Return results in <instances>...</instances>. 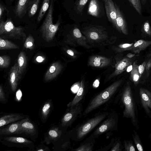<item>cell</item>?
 <instances>
[{
    "instance_id": "obj_1",
    "label": "cell",
    "mask_w": 151,
    "mask_h": 151,
    "mask_svg": "<svg viewBox=\"0 0 151 151\" xmlns=\"http://www.w3.org/2000/svg\"><path fill=\"white\" fill-rule=\"evenodd\" d=\"M122 82V79L114 82L94 96L86 108L83 115H86L108 101L113 96Z\"/></svg>"
},
{
    "instance_id": "obj_2",
    "label": "cell",
    "mask_w": 151,
    "mask_h": 151,
    "mask_svg": "<svg viewBox=\"0 0 151 151\" xmlns=\"http://www.w3.org/2000/svg\"><path fill=\"white\" fill-rule=\"evenodd\" d=\"M109 114L108 112L99 114L80 124L71 132L72 139L76 141L81 140Z\"/></svg>"
},
{
    "instance_id": "obj_3",
    "label": "cell",
    "mask_w": 151,
    "mask_h": 151,
    "mask_svg": "<svg viewBox=\"0 0 151 151\" xmlns=\"http://www.w3.org/2000/svg\"><path fill=\"white\" fill-rule=\"evenodd\" d=\"M24 31V28L22 27H16L10 19L5 21L0 20V35L3 38L22 39L24 41L26 39V36Z\"/></svg>"
},
{
    "instance_id": "obj_4",
    "label": "cell",
    "mask_w": 151,
    "mask_h": 151,
    "mask_svg": "<svg viewBox=\"0 0 151 151\" xmlns=\"http://www.w3.org/2000/svg\"><path fill=\"white\" fill-rule=\"evenodd\" d=\"M53 3L51 0L47 14L41 26L40 31L42 36L47 42L51 41L59 29L60 22L53 23Z\"/></svg>"
},
{
    "instance_id": "obj_5",
    "label": "cell",
    "mask_w": 151,
    "mask_h": 151,
    "mask_svg": "<svg viewBox=\"0 0 151 151\" xmlns=\"http://www.w3.org/2000/svg\"><path fill=\"white\" fill-rule=\"evenodd\" d=\"M122 101L124 107L123 116L131 118L132 121L135 122L136 121L135 107L130 83L129 82L123 92Z\"/></svg>"
},
{
    "instance_id": "obj_6",
    "label": "cell",
    "mask_w": 151,
    "mask_h": 151,
    "mask_svg": "<svg viewBox=\"0 0 151 151\" xmlns=\"http://www.w3.org/2000/svg\"><path fill=\"white\" fill-rule=\"evenodd\" d=\"M83 33L87 40L91 42L101 41L108 37L105 29L100 26H90L83 31Z\"/></svg>"
},
{
    "instance_id": "obj_7",
    "label": "cell",
    "mask_w": 151,
    "mask_h": 151,
    "mask_svg": "<svg viewBox=\"0 0 151 151\" xmlns=\"http://www.w3.org/2000/svg\"><path fill=\"white\" fill-rule=\"evenodd\" d=\"M83 108L81 103L72 108H69L68 111L63 116L61 121L63 127L71 125L82 114Z\"/></svg>"
},
{
    "instance_id": "obj_8",
    "label": "cell",
    "mask_w": 151,
    "mask_h": 151,
    "mask_svg": "<svg viewBox=\"0 0 151 151\" xmlns=\"http://www.w3.org/2000/svg\"><path fill=\"white\" fill-rule=\"evenodd\" d=\"M99 125L89 138L95 139L102 134L110 131H112L116 124V120L113 115L109 116Z\"/></svg>"
},
{
    "instance_id": "obj_9",
    "label": "cell",
    "mask_w": 151,
    "mask_h": 151,
    "mask_svg": "<svg viewBox=\"0 0 151 151\" xmlns=\"http://www.w3.org/2000/svg\"><path fill=\"white\" fill-rule=\"evenodd\" d=\"M116 17L113 25L120 32L125 35L128 34V29L124 17L119 8L116 5Z\"/></svg>"
},
{
    "instance_id": "obj_10",
    "label": "cell",
    "mask_w": 151,
    "mask_h": 151,
    "mask_svg": "<svg viewBox=\"0 0 151 151\" xmlns=\"http://www.w3.org/2000/svg\"><path fill=\"white\" fill-rule=\"evenodd\" d=\"M111 60L107 58L99 55L91 56L88 60V66L101 68L109 65L111 63Z\"/></svg>"
},
{
    "instance_id": "obj_11",
    "label": "cell",
    "mask_w": 151,
    "mask_h": 151,
    "mask_svg": "<svg viewBox=\"0 0 151 151\" xmlns=\"http://www.w3.org/2000/svg\"><path fill=\"white\" fill-rule=\"evenodd\" d=\"M62 68V65L59 61L53 63L45 74V80L48 81L55 78L60 73Z\"/></svg>"
},
{
    "instance_id": "obj_12",
    "label": "cell",
    "mask_w": 151,
    "mask_h": 151,
    "mask_svg": "<svg viewBox=\"0 0 151 151\" xmlns=\"http://www.w3.org/2000/svg\"><path fill=\"white\" fill-rule=\"evenodd\" d=\"M105 6L106 16L109 21L113 25L116 17V5L112 0H102Z\"/></svg>"
},
{
    "instance_id": "obj_13",
    "label": "cell",
    "mask_w": 151,
    "mask_h": 151,
    "mask_svg": "<svg viewBox=\"0 0 151 151\" xmlns=\"http://www.w3.org/2000/svg\"><path fill=\"white\" fill-rule=\"evenodd\" d=\"M132 64V60L128 58H124L118 61L115 65L114 72L109 76V78L120 74L126 70L127 67Z\"/></svg>"
},
{
    "instance_id": "obj_14",
    "label": "cell",
    "mask_w": 151,
    "mask_h": 151,
    "mask_svg": "<svg viewBox=\"0 0 151 151\" xmlns=\"http://www.w3.org/2000/svg\"><path fill=\"white\" fill-rule=\"evenodd\" d=\"M139 93L142 105L146 112L149 113L151 110V92L147 89L140 88Z\"/></svg>"
},
{
    "instance_id": "obj_15",
    "label": "cell",
    "mask_w": 151,
    "mask_h": 151,
    "mask_svg": "<svg viewBox=\"0 0 151 151\" xmlns=\"http://www.w3.org/2000/svg\"><path fill=\"white\" fill-rule=\"evenodd\" d=\"M21 121L12 123L5 127L1 128V135H7L21 134L23 133L20 127Z\"/></svg>"
},
{
    "instance_id": "obj_16",
    "label": "cell",
    "mask_w": 151,
    "mask_h": 151,
    "mask_svg": "<svg viewBox=\"0 0 151 151\" xmlns=\"http://www.w3.org/2000/svg\"><path fill=\"white\" fill-rule=\"evenodd\" d=\"M18 71L17 62H16L14 65L10 69L9 74V82L12 89L14 91L16 90L17 88L19 80L18 75Z\"/></svg>"
},
{
    "instance_id": "obj_17",
    "label": "cell",
    "mask_w": 151,
    "mask_h": 151,
    "mask_svg": "<svg viewBox=\"0 0 151 151\" xmlns=\"http://www.w3.org/2000/svg\"><path fill=\"white\" fill-rule=\"evenodd\" d=\"M151 45V41L140 40L137 41L131 47L125 51H130L134 54H139Z\"/></svg>"
},
{
    "instance_id": "obj_18",
    "label": "cell",
    "mask_w": 151,
    "mask_h": 151,
    "mask_svg": "<svg viewBox=\"0 0 151 151\" xmlns=\"http://www.w3.org/2000/svg\"><path fill=\"white\" fill-rule=\"evenodd\" d=\"M85 86L84 82L81 81L80 86L76 95L72 100L68 104V108H72L81 103V101L84 98L85 95Z\"/></svg>"
},
{
    "instance_id": "obj_19",
    "label": "cell",
    "mask_w": 151,
    "mask_h": 151,
    "mask_svg": "<svg viewBox=\"0 0 151 151\" xmlns=\"http://www.w3.org/2000/svg\"><path fill=\"white\" fill-rule=\"evenodd\" d=\"M30 0H19L17 4L15 12L17 16L22 18L26 13Z\"/></svg>"
},
{
    "instance_id": "obj_20",
    "label": "cell",
    "mask_w": 151,
    "mask_h": 151,
    "mask_svg": "<svg viewBox=\"0 0 151 151\" xmlns=\"http://www.w3.org/2000/svg\"><path fill=\"white\" fill-rule=\"evenodd\" d=\"M17 62L18 67V75L19 80L24 72L27 64V58L24 52H21L18 55Z\"/></svg>"
},
{
    "instance_id": "obj_21",
    "label": "cell",
    "mask_w": 151,
    "mask_h": 151,
    "mask_svg": "<svg viewBox=\"0 0 151 151\" xmlns=\"http://www.w3.org/2000/svg\"><path fill=\"white\" fill-rule=\"evenodd\" d=\"M20 127L23 133L31 135H33L36 133L35 126L29 121L28 118L21 121Z\"/></svg>"
},
{
    "instance_id": "obj_22",
    "label": "cell",
    "mask_w": 151,
    "mask_h": 151,
    "mask_svg": "<svg viewBox=\"0 0 151 151\" xmlns=\"http://www.w3.org/2000/svg\"><path fill=\"white\" fill-rule=\"evenodd\" d=\"M24 117L18 114H12L5 115L0 119V127H1L9 123L14 122Z\"/></svg>"
},
{
    "instance_id": "obj_23",
    "label": "cell",
    "mask_w": 151,
    "mask_h": 151,
    "mask_svg": "<svg viewBox=\"0 0 151 151\" xmlns=\"http://www.w3.org/2000/svg\"><path fill=\"white\" fill-rule=\"evenodd\" d=\"M95 139L88 138L77 148L74 149L75 151H91L93 150Z\"/></svg>"
},
{
    "instance_id": "obj_24",
    "label": "cell",
    "mask_w": 151,
    "mask_h": 151,
    "mask_svg": "<svg viewBox=\"0 0 151 151\" xmlns=\"http://www.w3.org/2000/svg\"><path fill=\"white\" fill-rule=\"evenodd\" d=\"M100 7L98 0H91L88 9V14L95 17L99 15Z\"/></svg>"
},
{
    "instance_id": "obj_25",
    "label": "cell",
    "mask_w": 151,
    "mask_h": 151,
    "mask_svg": "<svg viewBox=\"0 0 151 151\" xmlns=\"http://www.w3.org/2000/svg\"><path fill=\"white\" fill-rule=\"evenodd\" d=\"M73 34L78 43L83 46L87 47L86 44V38L81 34L80 29L77 27H75L73 30Z\"/></svg>"
},
{
    "instance_id": "obj_26",
    "label": "cell",
    "mask_w": 151,
    "mask_h": 151,
    "mask_svg": "<svg viewBox=\"0 0 151 151\" xmlns=\"http://www.w3.org/2000/svg\"><path fill=\"white\" fill-rule=\"evenodd\" d=\"M138 66L136 61L134 62L133 63L132 69L131 71L130 79L135 85L138 84L140 78Z\"/></svg>"
},
{
    "instance_id": "obj_27",
    "label": "cell",
    "mask_w": 151,
    "mask_h": 151,
    "mask_svg": "<svg viewBox=\"0 0 151 151\" xmlns=\"http://www.w3.org/2000/svg\"><path fill=\"white\" fill-rule=\"evenodd\" d=\"M19 47L10 41L0 37V50H6L19 49Z\"/></svg>"
},
{
    "instance_id": "obj_28",
    "label": "cell",
    "mask_w": 151,
    "mask_h": 151,
    "mask_svg": "<svg viewBox=\"0 0 151 151\" xmlns=\"http://www.w3.org/2000/svg\"><path fill=\"white\" fill-rule=\"evenodd\" d=\"M40 0H30L28 9V16L29 17L33 16L38 8Z\"/></svg>"
},
{
    "instance_id": "obj_29",
    "label": "cell",
    "mask_w": 151,
    "mask_h": 151,
    "mask_svg": "<svg viewBox=\"0 0 151 151\" xmlns=\"http://www.w3.org/2000/svg\"><path fill=\"white\" fill-rule=\"evenodd\" d=\"M4 139L9 142L22 144H28L32 143V141L22 137H6Z\"/></svg>"
},
{
    "instance_id": "obj_30",
    "label": "cell",
    "mask_w": 151,
    "mask_h": 151,
    "mask_svg": "<svg viewBox=\"0 0 151 151\" xmlns=\"http://www.w3.org/2000/svg\"><path fill=\"white\" fill-rule=\"evenodd\" d=\"M50 1V0H43L37 18V22H39L41 20L48 10L49 6Z\"/></svg>"
},
{
    "instance_id": "obj_31",
    "label": "cell",
    "mask_w": 151,
    "mask_h": 151,
    "mask_svg": "<svg viewBox=\"0 0 151 151\" xmlns=\"http://www.w3.org/2000/svg\"><path fill=\"white\" fill-rule=\"evenodd\" d=\"M34 40L32 36L29 35L26 38L24 44V47L26 49L30 50L33 49L34 47Z\"/></svg>"
},
{
    "instance_id": "obj_32",
    "label": "cell",
    "mask_w": 151,
    "mask_h": 151,
    "mask_svg": "<svg viewBox=\"0 0 151 151\" xmlns=\"http://www.w3.org/2000/svg\"><path fill=\"white\" fill-rule=\"evenodd\" d=\"M10 59L9 57L6 55H3L0 57V67L5 68L8 67L10 65Z\"/></svg>"
},
{
    "instance_id": "obj_33",
    "label": "cell",
    "mask_w": 151,
    "mask_h": 151,
    "mask_svg": "<svg viewBox=\"0 0 151 151\" xmlns=\"http://www.w3.org/2000/svg\"><path fill=\"white\" fill-rule=\"evenodd\" d=\"M137 12L139 14H142V5L140 0H129Z\"/></svg>"
},
{
    "instance_id": "obj_34",
    "label": "cell",
    "mask_w": 151,
    "mask_h": 151,
    "mask_svg": "<svg viewBox=\"0 0 151 151\" xmlns=\"http://www.w3.org/2000/svg\"><path fill=\"white\" fill-rule=\"evenodd\" d=\"M88 0H79L76 5V9L78 14H82L84 7Z\"/></svg>"
},
{
    "instance_id": "obj_35",
    "label": "cell",
    "mask_w": 151,
    "mask_h": 151,
    "mask_svg": "<svg viewBox=\"0 0 151 151\" xmlns=\"http://www.w3.org/2000/svg\"><path fill=\"white\" fill-rule=\"evenodd\" d=\"M51 104L50 102H47L44 104L42 110V118L45 119L47 116L51 108Z\"/></svg>"
},
{
    "instance_id": "obj_36",
    "label": "cell",
    "mask_w": 151,
    "mask_h": 151,
    "mask_svg": "<svg viewBox=\"0 0 151 151\" xmlns=\"http://www.w3.org/2000/svg\"><path fill=\"white\" fill-rule=\"evenodd\" d=\"M133 44V43L121 44L118 45L116 50L119 52L125 51L127 49L131 47Z\"/></svg>"
},
{
    "instance_id": "obj_37",
    "label": "cell",
    "mask_w": 151,
    "mask_h": 151,
    "mask_svg": "<svg viewBox=\"0 0 151 151\" xmlns=\"http://www.w3.org/2000/svg\"><path fill=\"white\" fill-rule=\"evenodd\" d=\"M143 29L144 32L149 35H151V30L149 21H146L143 25Z\"/></svg>"
},
{
    "instance_id": "obj_38",
    "label": "cell",
    "mask_w": 151,
    "mask_h": 151,
    "mask_svg": "<svg viewBox=\"0 0 151 151\" xmlns=\"http://www.w3.org/2000/svg\"><path fill=\"white\" fill-rule=\"evenodd\" d=\"M125 150L126 151H135V148L131 142L125 140Z\"/></svg>"
},
{
    "instance_id": "obj_39",
    "label": "cell",
    "mask_w": 151,
    "mask_h": 151,
    "mask_svg": "<svg viewBox=\"0 0 151 151\" xmlns=\"http://www.w3.org/2000/svg\"><path fill=\"white\" fill-rule=\"evenodd\" d=\"M146 64V62L144 61L142 64H140L138 66V71L140 78L142 76V75L144 71Z\"/></svg>"
},
{
    "instance_id": "obj_40",
    "label": "cell",
    "mask_w": 151,
    "mask_h": 151,
    "mask_svg": "<svg viewBox=\"0 0 151 151\" xmlns=\"http://www.w3.org/2000/svg\"><path fill=\"white\" fill-rule=\"evenodd\" d=\"M134 140L138 150L139 151H143V147L137 137H135L134 138Z\"/></svg>"
},
{
    "instance_id": "obj_41",
    "label": "cell",
    "mask_w": 151,
    "mask_h": 151,
    "mask_svg": "<svg viewBox=\"0 0 151 151\" xmlns=\"http://www.w3.org/2000/svg\"><path fill=\"white\" fill-rule=\"evenodd\" d=\"M121 150L120 148V144L117 142L113 145L110 151H120Z\"/></svg>"
},
{
    "instance_id": "obj_42",
    "label": "cell",
    "mask_w": 151,
    "mask_h": 151,
    "mask_svg": "<svg viewBox=\"0 0 151 151\" xmlns=\"http://www.w3.org/2000/svg\"><path fill=\"white\" fill-rule=\"evenodd\" d=\"M49 135L51 137L54 138H56L59 136V133L56 130L51 129L48 132Z\"/></svg>"
},
{
    "instance_id": "obj_43",
    "label": "cell",
    "mask_w": 151,
    "mask_h": 151,
    "mask_svg": "<svg viewBox=\"0 0 151 151\" xmlns=\"http://www.w3.org/2000/svg\"><path fill=\"white\" fill-rule=\"evenodd\" d=\"M151 68V58H150L146 63V70L147 73L148 72Z\"/></svg>"
},
{
    "instance_id": "obj_44",
    "label": "cell",
    "mask_w": 151,
    "mask_h": 151,
    "mask_svg": "<svg viewBox=\"0 0 151 151\" xmlns=\"http://www.w3.org/2000/svg\"><path fill=\"white\" fill-rule=\"evenodd\" d=\"M6 8L1 4H0V19H1Z\"/></svg>"
},
{
    "instance_id": "obj_45",
    "label": "cell",
    "mask_w": 151,
    "mask_h": 151,
    "mask_svg": "<svg viewBox=\"0 0 151 151\" xmlns=\"http://www.w3.org/2000/svg\"><path fill=\"white\" fill-rule=\"evenodd\" d=\"M22 93L20 89H19L16 93V96L17 100L19 101L22 97Z\"/></svg>"
},
{
    "instance_id": "obj_46",
    "label": "cell",
    "mask_w": 151,
    "mask_h": 151,
    "mask_svg": "<svg viewBox=\"0 0 151 151\" xmlns=\"http://www.w3.org/2000/svg\"><path fill=\"white\" fill-rule=\"evenodd\" d=\"M0 97L1 100L3 101L4 100L5 97L4 93L1 86H0Z\"/></svg>"
},
{
    "instance_id": "obj_47",
    "label": "cell",
    "mask_w": 151,
    "mask_h": 151,
    "mask_svg": "<svg viewBox=\"0 0 151 151\" xmlns=\"http://www.w3.org/2000/svg\"><path fill=\"white\" fill-rule=\"evenodd\" d=\"M66 52L69 55L72 56H74V53L73 51L71 50L68 49L66 50Z\"/></svg>"
},
{
    "instance_id": "obj_48",
    "label": "cell",
    "mask_w": 151,
    "mask_h": 151,
    "mask_svg": "<svg viewBox=\"0 0 151 151\" xmlns=\"http://www.w3.org/2000/svg\"><path fill=\"white\" fill-rule=\"evenodd\" d=\"M44 60V59L42 58V57L41 56H38L36 59V61L39 63L42 62Z\"/></svg>"
},
{
    "instance_id": "obj_49",
    "label": "cell",
    "mask_w": 151,
    "mask_h": 151,
    "mask_svg": "<svg viewBox=\"0 0 151 151\" xmlns=\"http://www.w3.org/2000/svg\"><path fill=\"white\" fill-rule=\"evenodd\" d=\"M133 68V64L129 66L126 69L127 72H131Z\"/></svg>"
},
{
    "instance_id": "obj_50",
    "label": "cell",
    "mask_w": 151,
    "mask_h": 151,
    "mask_svg": "<svg viewBox=\"0 0 151 151\" xmlns=\"http://www.w3.org/2000/svg\"><path fill=\"white\" fill-rule=\"evenodd\" d=\"M135 55L134 53H129L127 54L126 56L127 58H131Z\"/></svg>"
},
{
    "instance_id": "obj_51",
    "label": "cell",
    "mask_w": 151,
    "mask_h": 151,
    "mask_svg": "<svg viewBox=\"0 0 151 151\" xmlns=\"http://www.w3.org/2000/svg\"><path fill=\"white\" fill-rule=\"evenodd\" d=\"M99 84V81L98 79L96 80L93 83V86L96 87H97Z\"/></svg>"
},
{
    "instance_id": "obj_52",
    "label": "cell",
    "mask_w": 151,
    "mask_h": 151,
    "mask_svg": "<svg viewBox=\"0 0 151 151\" xmlns=\"http://www.w3.org/2000/svg\"><path fill=\"white\" fill-rule=\"evenodd\" d=\"M147 0H142V2L143 4L144 5L145 4Z\"/></svg>"
},
{
    "instance_id": "obj_53",
    "label": "cell",
    "mask_w": 151,
    "mask_h": 151,
    "mask_svg": "<svg viewBox=\"0 0 151 151\" xmlns=\"http://www.w3.org/2000/svg\"><path fill=\"white\" fill-rule=\"evenodd\" d=\"M10 1H12V0H10Z\"/></svg>"
},
{
    "instance_id": "obj_54",
    "label": "cell",
    "mask_w": 151,
    "mask_h": 151,
    "mask_svg": "<svg viewBox=\"0 0 151 151\" xmlns=\"http://www.w3.org/2000/svg\"></svg>"
}]
</instances>
